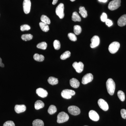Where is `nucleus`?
Returning a JSON list of instances; mask_svg holds the SVG:
<instances>
[{
	"label": "nucleus",
	"mask_w": 126,
	"mask_h": 126,
	"mask_svg": "<svg viewBox=\"0 0 126 126\" xmlns=\"http://www.w3.org/2000/svg\"><path fill=\"white\" fill-rule=\"evenodd\" d=\"M115 82L111 78L109 79L106 82V87L108 92L110 95H113L114 94L115 89Z\"/></svg>",
	"instance_id": "1"
},
{
	"label": "nucleus",
	"mask_w": 126,
	"mask_h": 126,
	"mask_svg": "<svg viewBox=\"0 0 126 126\" xmlns=\"http://www.w3.org/2000/svg\"><path fill=\"white\" fill-rule=\"evenodd\" d=\"M69 119V116L67 113L64 112H61L58 115L57 122L59 123H63L67 121Z\"/></svg>",
	"instance_id": "2"
},
{
	"label": "nucleus",
	"mask_w": 126,
	"mask_h": 126,
	"mask_svg": "<svg viewBox=\"0 0 126 126\" xmlns=\"http://www.w3.org/2000/svg\"><path fill=\"white\" fill-rule=\"evenodd\" d=\"M121 0H113L109 2L108 8L110 10H115L118 9L121 6Z\"/></svg>",
	"instance_id": "3"
},
{
	"label": "nucleus",
	"mask_w": 126,
	"mask_h": 126,
	"mask_svg": "<svg viewBox=\"0 0 126 126\" xmlns=\"http://www.w3.org/2000/svg\"><path fill=\"white\" fill-rule=\"evenodd\" d=\"M75 94V92L74 90L70 89H65L62 91L61 95L63 98L69 99L72 98V96H74Z\"/></svg>",
	"instance_id": "4"
},
{
	"label": "nucleus",
	"mask_w": 126,
	"mask_h": 126,
	"mask_svg": "<svg viewBox=\"0 0 126 126\" xmlns=\"http://www.w3.org/2000/svg\"><path fill=\"white\" fill-rule=\"evenodd\" d=\"M120 46V44L118 42H113L109 46V50L111 53L115 54L118 51Z\"/></svg>",
	"instance_id": "5"
},
{
	"label": "nucleus",
	"mask_w": 126,
	"mask_h": 126,
	"mask_svg": "<svg viewBox=\"0 0 126 126\" xmlns=\"http://www.w3.org/2000/svg\"><path fill=\"white\" fill-rule=\"evenodd\" d=\"M64 6L63 3H60L56 7L55 12L60 19H63L64 17Z\"/></svg>",
	"instance_id": "6"
},
{
	"label": "nucleus",
	"mask_w": 126,
	"mask_h": 126,
	"mask_svg": "<svg viewBox=\"0 0 126 126\" xmlns=\"http://www.w3.org/2000/svg\"><path fill=\"white\" fill-rule=\"evenodd\" d=\"M69 112L71 115L77 116L80 114L81 112L80 109L76 106H72L68 107V109Z\"/></svg>",
	"instance_id": "7"
},
{
	"label": "nucleus",
	"mask_w": 126,
	"mask_h": 126,
	"mask_svg": "<svg viewBox=\"0 0 126 126\" xmlns=\"http://www.w3.org/2000/svg\"><path fill=\"white\" fill-rule=\"evenodd\" d=\"M31 3L30 0H24L23 3V10L25 14H29L30 11Z\"/></svg>",
	"instance_id": "8"
},
{
	"label": "nucleus",
	"mask_w": 126,
	"mask_h": 126,
	"mask_svg": "<svg viewBox=\"0 0 126 126\" xmlns=\"http://www.w3.org/2000/svg\"><path fill=\"white\" fill-rule=\"evenodd\" d=\"M93 79V76L91 73L87 74L83 76L82 79V83L83 84H86L90 82Z\"/></svg>",
	"instance_id": "9"
},
{
	"label": "nucleus",
	"mask_w": 126,
	"mask_h": 126,
	"mask_svg": "<svg viewBox=\"0 0 126 126\" xmlns=\"http://www.w3.org/2000/svg\"><path fill=\"white\" fill-rule=\"evenodd\" d=\"M73 66L77 73H81L83 70L84 64L82 62H79V63L74 62L73 64Z\"/></svg>",
	"instance_id": "10"
},
{
	"label": "nucleus",
	"mask_w": 126,
	"mask_h": 126,
	"mask_svg": "<svg viewBox=\"0 0 126 126\" xmlns=\"http://www.w3.org/2000/svg\"><path fill=\"white\" fill-rule=\"evenodd\" d=\"M91 43L90 44L91 48H94L99 45L100 43L99 37L97 35H94L91 40Z\"/></svg>",
	"instance_id": "11"
},
{
	"label": "nucleus",
	"mask_w": 126,
	"mask_h": 126,
	"mask_svg": "<svg viewBox=\"0 0 126 126\" xmlns=\"http://www.w3.org/2000/svg\"><path fill=\"white\" fill-rule=\"evenodd\" d=\"M98 104L99 107L102 110L104 111H107L108 110L109 106L107 103L103 99H99L98 101Z\"/></svg>",
	"instance_id": "12"
},
{
	"label": "nucleus",
	"mask_w": 126,
	"mask_h": 126,
	"mask_svg": "<svg viewBox=\"0 0 126 126\" xmlns=\"http://www.w3.org/2000/svg\"><path fill=\"white\" fill-rule=\"evenodd\" d=\"M89 116L90 119L94 121H97L99 120V115L94 110H90L89 113Z\"/></svg>",
	"instance_id": "13"
},
{
	"label": "nucleus",
	"mask_w": 126,
	"mask_h": 126,
	"mask_svg": "<svg viewBox=\"0 0 126 126\" xmlns=\"http://www.w3.org/2000/svg\"><path fill=\"white\" fill-rule=\"evenodd\" d=\"M36 94H38L39 96L42 98L46 97L48 95V92L46 90H45L42 88H39L36 90Z\"/></svg>",
	"instance_id": "14"
},
{
	"label": "nucleus",
	"mask_w": 126,
	"mask_h": 126,
	"mask_svg": "<svg viewBox=\"0 0 126 126\" xmlns=\"http://www.w3.org/2000/svg\"><path fill=\"white\" fill-rule=\"evenodd\" d=\"M26 107L25 105H16L15 106V111L18 113L24 112L26 111Z\"/></svg>",
	"instance_id": "15"
},
{
	"label": "nucleus",
	"mask_w": 126,
	"mask_h": 126,
	"mask_svg": "<svg viewBox=\"0 0 126 126\" xmlns=\"http://www.w3.org/2000/svg\"><path fill=\"white\" fill-rule=\"evenodd\" d=\"M117 24L120 27H123L126 25V15L122 16L117 21Z\"/></svg>",
	"instance_id": "16"
},
{
	"label": "nucleus",
	"mask_w": 126,
	"mask_h": 126,
	"mask_svg": "<svg viewBox=\"0 0 126 126\" xmlns=\"http://www.w3.org/2000/svg\"><path fill=\"white\" fill-rule=\"evenodd\" d=\"M70 84L72 87L77 88L80 85L79 81L75 78H72L70 80Z\"/></svg>",
	"instance_id": "17"
},
{
	"label": "nucleus",
	"mask_w": 126,
	"mask_h": 126,
	"mask_svg": "<svg viewBox=\"0 0 126 126\" xmlns=\"http://www.w3.org/2000/svg\"><path fill=\"white\" fill-rule=\"evenodd\" d=\"M44 106V103L40 100H38L35 103L34 107L36 110H39L40 109L43 108Z\"/></svg>",
	"instance_id": "18"
},
{
	"label": "nucleus",
	"mask_w": 126,
	"mask_h": 126,
	"mask_svg": "<svg viewBox=\"0 0 126 126\" xmlns=\"http://www.w3.org/2000/svg\"><path fill=\"white\" fill-rule=\"evenodd\" d=\"M48 82L52 85H54L57 84L58 83V79L54 77H50L48 79Z\"/></svg>",
	"instance_id": "19"
},
{
	"label": "nucleus",
	"mask_w": 126,
	"mask_h": 126,
	"mask_svg": "<svg viewBox=\"0 0 126 126\" xmlns=\"http://www.w3.org/2000/svg\"><path fill=\"white\" fill-rule=\"evenodd\" d=\"M39 26L41 29L44 32H47L49 30V27L47 24L41 22L39 23Z\"/></svg>",
	"instance_id": "20"
},
{
	"label": "nucleus",
	"mask_w": 126,
	"mask_h": 126,
	"mask_svg": "<svg viewBox=\"0 0 126 126\" xmlns=\"http://www.w3.org/2000/svg\"><path fill=\"white\" fill-rule=\"evenodd\" d=\"M33 58L34 60L38 62H42L44 60V56L42 55H40L36 53L34 55Z\"/></svg>",
	"instance_id": "21"
},
{
	"label": "nucleus",
	"mask_w": 126,
	"mask_h": 126,
	"mask_svg": "<svg viewBox=\"0 0 126 126\" xmlns=\"http://www.w3.org/2000/svg\"><path fill=\"white\" fill-rule=\"evenodd\" d=\"M79 13L83 18H86L87 16V12L84 7L80 6L79 7Z\"/></svg>",
	"instance_id": "22"
},
{
	"label": "nucleus",
	"mask_w": 126,
	"mask_h": 126,
	"mask_svg": "<svg viewBox=\"0 0 126 126\" xmlns=\"http://www.w3.org/2000/svg\"><path fill=\"white\" fill-rule=\"evenodd\" d=\"M72 20L74 21H81L80 16L76 12H74L72 14Z\"/></svg>",
	"instance_id": "23"
},
{
	"label": "nucleus",
	"mask_w": 126,
	"mask_h": 126,
	"mask_svg": "<svg viewBox=\"0 0 126 126\" xmlns=\"http://www.w3.org/2000/svg\"><path fill=\"white\" fill-rule=\"evenodd\" d=\"M33 126H44V123L42 120L40 119H36L33 122Z\"/></svg>",
	"instance_id": "24"
},
{
	"label": "nucleus",
	"mask_w": 126,
	"mask_h": 126,
	"mask_svg": "<svg viewBox=\"0 0 126 126\" xmlns=\"http://www.w3.org/2000/svg\"><path fill=\"white\" fill-rule=\"evenodd\" d=\"M41 22L47 24V25H49L50 24V20L49 18L47 17V16L43 15L41 16Z\"/></svg>",
	"instance_id": "25"
},
{
	"label": "nucleus",
	"mask_w": 126,
	"mask_h": 126,
	"mask_svg": "<svg viewBox=\"0 0 126 126\" xmlns=\"http://www.w3.org/2000/svg\"><path fill=\"white\" fill-rule=\"evenodd\" d=\"M33 36L31 34H25L22 35L21 39L25 41L31 40L33 38Z\"/></svg>",
	"instance_id": "26"
},
{
	"label": "nucleus",
	"mask_w": 126,
	"mask_h": 126,
	"mask_svg": "<svg viewBox=\"0 0 126 126\" xmlns=\"http://www.w3.org/2000/svg\"><path fill=\"white\" fill-rule=\"evenodd\" d=\"M57 111V108L54 105H50L48 109V113L50 115L54 114Z\"/></svg>",
	"instance_id": "27"
},
{
	"label": "nucleus",
	"mask_w": 126,
	"mask_h": 126,
	"mask_svg": "<svg viewBox=\"0 0 126 126\" xmlns=\"http://www.w3.org/2000/svg\"><path fill=\"white\" fill-rule=\"evenodd\" d=\"M70 54H71V53L69 51H65L60 56V59L63 60H65L70 57Z\"/></svg>",
	"instance_id": "28"
},
{
	"label": "nucleus",
	"mask_w": 126,
	"mask_h": 126,
	"mask_svg": "<svg viewBox=\"0 0 126 126\" xmlns=\"http://www.w3.org/2000/svg\"><path fill=\"white\" fill-rule=\"evenodd\" d=\"M74 33L77 35H79L82 32V29L80 26L75 25L74 27Z\"/></svg>",
	"instance_id": "29"
},
{
	"label": "nucleus",
	"mask_w": 126,
	"mask_h": 126,
	"mask_svg": "<svg viewBox=\"0 0 126 126\" xmlns=\"http://www.w3.org/2000/svg\"><path fill=\"white\" fill-rule=\"evenodd\" d=\"M47 44L45 42H43L39 43L36 46L37 48L40 49L45 50L47 48Z\"/></svg>",
	"instance_id": "30"
},
{
	"label": "nucleus",
	"mask_w": 126,
	"mask_h": 126,
	"mask_svg": "<svg viewBox=\"0 0 126 126\" xmlns=\"http://www.w3.org/2000/svg\"><path fill=\"white\" fill-rule=\"evenodd\" d=\"M117 95L119 99L122 101H124L125 99V94L121 90H119L117 93Z\"/></svg>",
	"instance_id": "31"
},
{
	"label": "nucleus",
	"mask_w": 126,
	"mask_h": 126,
	"mask_svg": "<svg viewBox=\"0 0 126 126\" xmlns=\"http://www.w3.org/2000/svg\"><path fill=\"white\" fill-rule=\"evenodd\" d=\"M53 46L55 49L57 50L59 49L61 47V45L60 41L58 40H55L53 42Z\"/></svg>",
	"instance_id": "32"
},
{
	"label": "nucleus",
	"mask_w": 126,
	"mask_h": 126,
	"mask_svg": "<svg viewBox=\"0 0 126 126\" xmlns=\"http://www.w3.org/2000/svg\"><path fill=\"white\" fill-rule=\"evenodd\" d=\"M68 37L70 40L73 41H75L77 40V37L74 34L69 33L68 35Z\"/></svg>",
	"instance_id": "33"
},
{
	"label": "nucleus",
	"mask_w": 126,
	"mask_h": 126,
	"mask_svg": "<svg viewBox=\"0 0 126 126\" xmlns=\"http://www.w3.org/2000/svg\"><path fill=\"white\" fill-rule=\"evenodd\" d=\"M31 27L28 25H23L20 26V30L21 31H29L30 30Z\"/></svg>",
	"instance_id": "34"
},
{
	"label": "nucleus",
	"mask_w": 126,
	"mask_h": 126,
	"mask_svg": "<svg viewBox=\"0 0 126 126\" xmlns=\"http://www.w3.org/2000/svg\"><path fill=\"white\" fill-rule=\"evenodd\" d=\"M3 126H15V125L14 122L9 121L5 122L3 124Z\"/></svg>",
	"instance_id": "35"
},
{
	"label": "nucleus",
	"mask_w": 126,
	"mask_h": 126,
	"mask_svg": "<svg viewBox=\"0 0 126 126\" xmlns=\"http://www.w3.org/2000/svg\"><path fill=\"white\" fill-rule=\"evenodd\" d=\"M101 20L102 22H105L106 20L107 19V15L106 13H103L101 16Z\"/></svg>",
	"instance_id": "36"
},
{
	"label": "nucleus",
	"mask_w": 126,
	"mask_h": 126,
	"mask_svg": "<svg viewBox=\"0 0 126 126\" xmlns=\"http://www.w3.org/2000/svg\"><path fill=\"white\" fill-rule=\"evenodd\" d=\"M121 113L122 118L123 119H126V110L125 109H121Z\"/></svg>",
	"instance_id": "37"
},
{
	"label": "nucleus",
	"mask_w": 126,
	"mask_h": 126,
	"mask_svg": "<svg viewBox=\"0 0 126 126\" xmlns=\"http://www.w3.org/2000/svg\"><path fill=\"white\" fill-rule=\"evenodd\" d=\"M106 24L108 26L110 27L113 25V23L111 20H110L109 19H108L106 20Z\"/></svg>",
	"instance_id": "38"
},
{
	"label": "nucleus",
	"mask_w": 126,
	"mask_h": 126,
	"mask_svg": "<svg viewBox=\"0 0 126 126\" xmlns=\"http://www.w3.org/2000/svg\"><path fill=\"white\" fill-rule=\"evenodd\" d=\"M0 66L1 67H4V64L2 63V60L1 59L0 57Z\"/></svg>",
	"instance_id": "39"
},
{
	"label": "nucleus",
	"mask_w": 126,
	"mask_h": 126,
	"mask_svg": "<svg viewBox=\"0 0 126 126\" xmlns=\"http://www.w3.org/2000/svg\"><path fill=\"white\" fill-rule=\"evenodd\" d=\"M58 0H53L52 4L54 5L56 4L58 2Z\"/></svg>",
	"instance_id": "40"
},
{
	"label": "nucleus",
	"mask_w": 126,
	"mask_h": 126,
	"mask_svg": "<svg viewBox=\"0 0 126 126\" xmlns=\"http://www.w3.org/2000/svg\"><path fill=\"white\" fill-rule=\"evenodd\" d=\"M100 2H106L108 0H98Z\"/></svg>",
	"instance_id": "41"
},
{
	"label": "nucleus",
	"mask_w": 126,
	"mask_h": 126,
	"mask_svg": "<svg viewBox=\"0 0 126 126\" xmlns=\"http://www.w3.org/2000/svg\"><path fill=\"white\" fill-rule=\"evenodd\" d=\"M70 1H72V2H73V1H75V0H70Z\"/></svg>",
	"instance_id": "42"
},
{
	"label": "nucleus",
	"mask_w": 126,
	"mask_h": 126,
	"mask_svg": "<svg viewBox=\"0 0 126 126\" xmlns=\"http://www.w3.org/2000/svg\"></svg>",
	"instance_id": "43"
}]
</instances>
